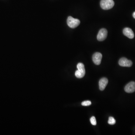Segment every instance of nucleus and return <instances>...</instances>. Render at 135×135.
Returning <instances> with one entry per match:
<instances>
[{"label": "nucleus", "instance_id": "9d476101", "mask_svg": "<svg viewBox=\"0 0 135 135\" xmlns=\"http://www.w3.org/2000/svg\"><path fill=\"white\" fill-rule=\"evenodd\" d=\"M108 124H109L110 125H114L116 123V120L112 117H109V119L108 120Z\"/></svg>", "mask_w": 135, "mask_h": 135}, {"label": "nucleus", "instance_id": "1a4fd4ad", "mask_svg": "<svg viewBox=\"0 0 135 135\" xmlns=\"http://www.w3.org/2000/svg\"><path fill=\"white\" fill-rule=\"evenodd\" d=\"M108 83V80L106 78H102L99 82V87L101 90H104Z\"/></svg>", "mask_w": 135, "mask_h": 135}, {"label": "nucleus", "instance_id": "f8f14e48", "mask_svg": "<svg viewBox=\"0 0 135 135\" xmlns=\"http://www.w3.org/2000/svg\"><path fill=\"white\" fill-rule=\"evenodd\" d=\"M91 104V101H83L81 103V105L84 106H90Z\"/></svg>", "mask_w": 135, "mask_h": 135}, {"label": "nucleus", "instance_id": "6e6552de", "mask_svg": "<svg viewBox=\"0 0 135 135\" xmlns=\"http://www.w3.org/2000/svg\"><path fill=\"white\" fill-rule=\"evenodd\" d=\"M123 33L125 36L130 39H133L134 38V32L130 28L126 27L123 30Z\"/></svg>", "mask_w": 135, "mask_h": 135}, {"label": "nucleus", "instance_id": "423d86ee", "mask_svg": "<svg viewBox=\"0 0 135 135\" xmlns=\"http://www.w3.org/2000/svg\"><path fill=\"white\" fill-rule=\"evenodd\" d=\"M102 54L99 52L95 53L93 54L92 56V60L95 65H99L101 63Z\"/></svg>", "mask_w": 135, "mask_h": 135}, {"label": "nucleus", "instance_id": "9b49d317", "mask_svg": "<svg viewBox=\"0 0 135 135\" xmlns=\"http://www.w3.org/2000/svg\"><path fill=\"white\" fill-rule=\"evenodd\" d=\"M90 122L91 124L93 125H97V121L96 118L94 116H92L90 119Z\"/></svg>", "mask_w": 135, "mask_h": 135}, {"label": "nucleus", "instance_id": "39448f33", "mask_svg": "<svg viewBox=\"0 0 135 135\" xmlns=\"http://www.w3.org/2000/svg\"><path fill=\"white\" fill-rule=\"evenodd\" d=\"M119 64L121 66L129 67L132 66L133 62L125 57H122L119 60Z\"/></svg>", "mask_w": 135, "mask_h": 135}, {"label": "nucleus", "instance_id": "f03ea898", "mask_svg": "<svg viewBox=\"0 0 135 135\" xmlns=\"http://www.w3.org/2000/svg\"><path fill=\"white\" fill-rule=\"evenodd\" d=\"M114 5L113 0H101L100 6L104 10H108L112 8Z\"/></svg>", "mask_w": 135, "mask_h": 135}, {"label": "nucleus", "instance_id": "20e7f679", "mask_svg": "<svg viewBox=\"0 0 135 135\" xmlns=\"http://www.w3.org/2000/svg\"><path fill=\"white\" fill-rule=\"evenodd\" d=\"M107 34L108 32L106 29L103 28L100 30L97 36L98 41H104L107 37Z\"/></svg>", "mask_w": 135, "mask_h": 135}, {"label": "nucleus", "instance_id": "0eeeda50", "mask_svg": "<svg viewBox=\"0 0 135 135\" xmlns=\"http://www.w3.org/2000/svg\"><path fill=\"white\" fill-rule=\"evenodd\" d=\"M125 92L128 93H131L135 91V82L131 81L128 83L125 87Z\"/></svg>", "mask_w": 135, "mask_h": 135}, {"label": "nucleus", "instance_id": "f257e3e1", "mask_svg": "<svg viewBox=\"0 0 135 135\" xmlns=\"http://www.w3.org/2000/svg\"><path fill=\"white\" fill-rule=\"evenodd\" d=\"M77 68L78 70L76 71L75 76L79 79L83 78L86 73L84 65L81 63H79L77 64Z\"/></svg>", "mask_w": 135, "mask_h": 135}, {"label": "nucleus", "instance_id": "7ed1b4c3", "mask_svg": "<svg viewBox=\"0 0 135 135\" xmlns=\"http://www.w3.org/2000/svg\"><path fill=\"white\" fill-rule=\"evenodd\" d=\"M80 23V21L79 19H74L71 16L68 17L67 19V25L70 28H76L79 26Z\"/></svg>", "mask_w": 135, "mask_h": 135}, {"label": "nucleus", "instance_id": "ddd939ff", "mask_svg": "<svg viewBox=\"0 0 135 135\" xmlns=\"http://www.w3.org/2000/svg\"><path fill=\"white\" fill-rule=\"evenodd\" d=\"M133 16L134 18L135 19V12H134L133 14Z\"/></svg>", "mask_w": 135, "mask_h": 135}]
</instances>
